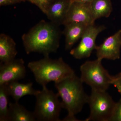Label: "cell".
I'll return each instance as SVG.
<instances>
[{"label":"cell","instance_id":"obj_10","mask_svg":"<svg viewBox=\"0 0 121 121\" xmlns=\"http://www.w3.org/2000/svg\"><path fill=\"white\" fill-rule=\"evenodd\" d=\"M90 4L71 1L63 25L72 22L83 23L88 25L94 24Z\"/></svg>","mask_w":121,"mask_h":121},{"label":"cell","instance_id":"obj_22","mask_svg":"<svg viewBox=\"0 0 121 121\" xmlns=\"http://www.w3.org/2000/svg\"><path fill=\"white\" fill-rule=\"evenodd\" d=\"M94 0H71L72 1L82 2L84 3H91Z\"/></svg>","mask_w":121,"mask_h":121},{"label":"cell","instance_id":"obj_17","mask_svg":"<svg viewBox=\"0 0 121 121\" xmlns=\"http://www.w3.org/2000/svg\"><path fill=\"white\" fill-rule=\"evenodd\" d=\"M6 85L0 86V121H9V98Z\"/></svg>","mask_w":121,"mask_h":121},{"label":"cell","instance_id":"obj_11","mask_svg":"<svg viewBox=\"0 0 121 121\" xmlns=\"http://www.w3.org/2000/svg\"><path fill=\"white\" fill-rule=\"evenodd\" d=\"M71 3V0H54L45 15L51 22L63 25Z\"/></svg>","mask_w":121,"mask_h":121},{"label":"cell","instance_id":"obj_19","mask_svg":"<svg viewBox=\"0 0 121 121\" xmlns=\"http://www.w3.org/2000/svg\"><path fill=\"white\" fill-rule=\"evenodd\" d=\"M110 121H121V98L116 103Z\"/></svg>","mask_w":121,"mask_h":121},{"label":"cell","instance_id":"obj_1","mask_svg":"<svg viewBox=\"0 0 121 121\" xmlns=\"http://www.w3.org/2000/svg\"><path fill=\"white\" fill-rule=\"evenodd\" d=\"M61 34L59 26L41 20L22 36L26 53L38 52L45 56L56 52L59 47Z\"/></svg>","mask_w":121,"mask_h":121},{"label":"cell","instance_id":"obj_8","mask_svg":"<svg viewBox=\"0 0 121 121\" xmlns=\"http://www.w3.org/2000/svg\"><path fill=\"white\" fill-rule=\"evenodd\" d=\"M26 75L25 62L22 59L0 63V86L23 79Z\"/></svg>","mask_w":121,"mask_h":121},{"label":"cell","instance_id":"obj_13","mask_svg":"<svg viewBox=\"0 0 121 121\" xmlns=\"http://www.w3.org/2000/svg\"><path fill=\"white\" fill-rule=\"evenodd\" d=\"M17 53L16 44L10 36L4 33L0 35V61L5 63L15 59Z\"/></svg>","mask_w":121,"mask_h":121},{"label":"cell","instance_id":"obj_9","mask_svg":"<svg viewBox=\"0 0 121 121\" xmlns=\"http://www.w3.org/2000/svg\"><path fill=\"white\" fill-rule=\"evenodd\" d=\"M121 30L106 38L101 44L97 46V58L110 60L119 59L121 56Z\"/></svg>","mask_w":121,"mask_h":121},{"label":"cell","instance_id":"obj_5","mask_svg":"<svg viewBox=\"0 0 121 121\" xmlns=\"http://www.w3.org/2000/svg\"><path fill=\"white\" fill-rule=\"evenodd\" d=\"M102 60L97 58L88 60L80 67V78L83 83L91 89L107 91L112 85L113 76H111L102 64Z\"/></svg>","mask_w":121,"mask_h":121},{"label":"cell","instance_id":"obj_4","mask_svg":"<svg viewBox=\"0 0 121 121\" xmlns=\"http://www.w3.org/2000/svg\"><path fill=\"white\" fill-rule=\"evenodd\" d=\"M35 95V106L33 112L36 121H60L61 102L58 93L49 90L47 86H42Z\"/></svg>","mask_w":121,"mask_h":121},{"label":"cell","instance_id":"obj_14","mask_svg":"<svg viewBox=\"0 0 121 121\" xmlns=\"http://www.w3.org/2000/svg\"><path fill=\"white\" fill-rule=\"evenodd\" d=\"M6 85L9 94L15 102H18L24 96L27 95H35L39 90H35L33 87L32 82L22 83L18 81L12 82Z\"/></svg>","mask_w":121,"mask_h":121},{"label":"cell","instance_id":"obj_20","mask_svg":"<svg viewBox=\"0 0 121 121\" xmlns=\"http://www.w3.org/2000/svg\"><path fill=\"white\" fill-rule=\"evenodd\" d=\"M25 1V0H0V5L2 6L11 5Z\"/></svg>","mask_w":121,"mask_h":121},{"label":"cell","instance_id":"obj_23","mask_svg":"<svg viewBox=\"0 0 121 121\" xmlns=\"http://www.w3.org/2000/svg\"><path fill=\"white\" fill-rule=\"evenodd\" d=\"M115 76L117 79H119L121 81V72H120L119 74Z\"/></svg>","mask_w":121,"mask_h":121},{"label":"cell","instance_id":"obj_7","mask_svg":"<svg viewBox=\"0 0 121 121\" xmlns=\"http://www.w3.org/2000/svg\"><path fill=\"white\" fill-rule=\"evenodd\" d=\"M106 28L104 25L96 26L95 24L89 25L81 38L80 43L71 50L70 54L77 59L89 58L97 47L95 41L98 35Z\"/></svg>","mask_w":121,"mask_h":121},{"label":"cell","instance_id":"obj_15","mask_svg":"<svg viewBox=\"0 0 121 121\" xmlns=\"http://www.w3.org/2000/svg\"><path fill=\"white\" fill-rule=\"evenodd\" d=\"M36 121L33 112L27 110L18 102L9 104V121Z\"/></svg>","mask_w":121,"mask_h":121},{"label":"cell","instance_id":"obj_6","mask_svg":"<svg viewBox=\"0 0 121 121\" xmlns=\"http://www.w3.org/2000/svg\"><path fill=\"white\" fill-rule=\"evenodd\" d=\"M87 104L90 114L86 121H110L116 103L107 91L91 89Z\"/></svg>","mask_w":121,"mask_h":121},{"label":"cell","instance_id":"obj_2","mask_svg":"<svg viewBox=\"0 0 121 121\" xmlns=\"http://www.w3.org/2000/svg\"><path fill=\"white\" fill-rule=\"evenodd\" d=\"M54 83L57 93L62 99V108L68 112L67 115L62 121H80L75 115L87 103L89 97L84 91L83 82L80 78L75 73Z\"/></svg>","mask_w":121,"mask_h":121},{"label":"cell","instance_id":"obj_18","mask_svg":"<svg viewBox=\"0 0 121 121\" xmlns=\"http://www.w3.org/2000/svg\"><path fill=\"white\" fill-rule=\"evenodd\" d=\"M37 6L44 14L54 0H25Z\"/></svg>","mask_w":121,"mask_h":121},{"label":"cell","instance_id":"obj_12","mask_svg":"<svg viewBox=\"0 0 121 121\" xmlns=\"http://www.w3.org/2000/svg\"><path fill=\"white\" fill-rule=\"evenodd\" d=\"M63 34L65 37V49L70 50L81 39L89 25L83 23L72 22L65 25Z\"/></svg>","mask_w":121,"mask_h":121},{"label":"cell","instance_id":"obj_21","mask_svg":"<svg viewBox=\"0 0 121 121\" xmlns=\"http://www.w3.org/2000/svg\"><path fill=\"white\" fill-rule=\"evenodd\" d=\"M117 89L118 91L120 93L121 95V81L117 79L115 76H113L112 84Z\"/></svg>","mask_w":121,"mask_h":121},{"label":"cell","instance_id":"obj_3","mask_svg":"<svg viewBox=\"0 0 121 121\" xmlns=\"http://www.w3.org/2000/svg\"><path fill=\"white\" fill-rule=\"evenodd\" d=\"M27 66L33 73L36 82L42 86L75 73L73 69L62 57L53 60L49 56H44L40 60L30 62Z\"/></svg>","mask_w":121,"mask_h":121},{"label":"cell","instance_id":"obj_16","mask_svg":"<svg viewBox=\"0 0 121 121\" xmlns=\"http://www.w3.org/2000/svg\"><path fill=\"white\" fill-rule=\"evenodd\" d=\"M91 11L94 21L101 17H108L113 10L111 0H94L90 4Z\"/></svg>","mask_w":121,"mask_h":121}]
</instances>
